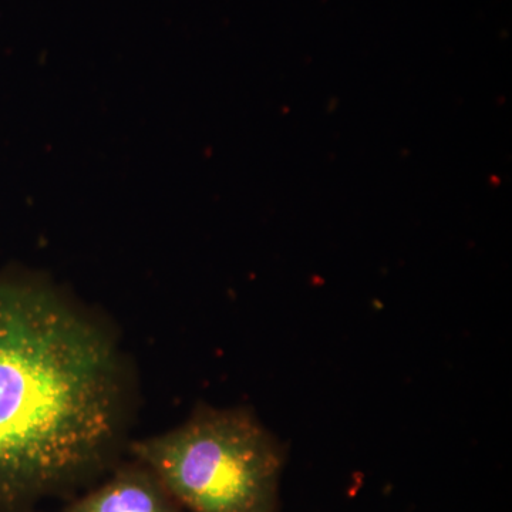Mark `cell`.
I'll return each mask as SVG.
<instances>
[{
	"label": "cell",
	"mask_w": 512,
	"mask_h": 512,
	"mask_svg": "<svg viewBox=\"0 0 512 512\" xmlns=\"http://www.w3.org/2000/svg\"><path fill=\"white\" fill-rule=\"evenodd\" d=\"M116 343L56 296L0 286V512H23L107 463L123 429Z\"/></svg>",
	"instance_id": "6da1fadb"
},
{
	"label": "cell",
	"mask_w": 512,
	"mask_h": 512,
	"mask_svg": "<svg viewBox=\"0 0 512 512\" xmlns=\"http://www.w3.org/2000/svg\"><path fill=\"white\" fill-rule=\"evenodd\" d=\"M131 454L190 512L275 510L281 450L245 410H197L180 426L131 444Z\"/></svg>",
	"instance_id": "7a4b0ae2"
},
{
	"label": "cell",
	"mask_w": 512,
	"mask_h": 512,
	"mask_svg": "<svg viewBox=\"0 0 512 512\" xmlns=\"http://www.w3.org/2000/svg\"><path fill=\"white\" fill-rule=\"evenodd\" d=\"M64 512H181L180 504L146 466L131 464L116 471L96 490L74 501Z\"/></svg>",
	"instance_id": "3957f363"
}]
</instances>
